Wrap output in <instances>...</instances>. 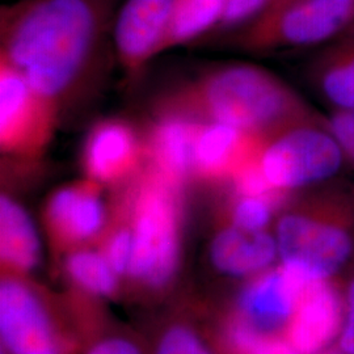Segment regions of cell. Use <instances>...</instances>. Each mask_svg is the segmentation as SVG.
Returning <instances> with one entry per match:
<instances>
[{
    "mask_svg": "<svg viewBox=\"0 0 354 354\" xmlns=\"http://www.w3.org/2000/svg\"><path fill=\"white\" fill-rule=\"evenodd\" d=\"M290 1H292V0H270L269 4H268V7L266 8V11L263 12V15H261L260 17H257L256 20L264 19V17H269V16L279 12V10H282L283 7H286ZM256 20H254V21H256Z\"/></svg>",
    "mask_w": 354,
    "mask_h": 354,
    "instance_id": "obj_28",
    "label": "cell"
},
{
    "mask_svg": "<svg viewBox=\"0 0 354 354\" xmlns=\"http://www.w3.org/2000/svg\"><path fill=\"white\" fill-rule=\"evenodd\" d=\"M146 162L143 133L115 118L91 127L80 155L84 177L112 190L137 176Z\"/></svg>",
    "mask_w": 354,
    "mask_h": 354,
    "instance_id": "obj_11",
    "label": "cell"
},
{
    "mask_svg": "<svg viewBox=\"0 0 354 354\" xmlns=\"http://www.w3.org/2000/svg\"><path fill=\"white\" fill-rule=\"evenodd\" d=\"M102 189L100 184L84 177L59 187L48 197L44 225L57 257L100 241L111 214V207L102 200Z\"/></svg>",
    "mask_w": 354,
    "mask_h": 354,
    "instance_id": "obj_10",
    "label": "cell"
},
{
    "mask_svg": "<svg viewBox=\"0 0 354 354\" xmlns=\"http://www.w3.org/2000/svg\"><path fill=\"white\" fill-rule=\"evenodd\" d=\"M187 185L146 162L140 174L113 198L127 210L133 251L125 286L137 297L153 298L171 290L183 263Z\"/></svg>",
    "mask_w": 354,
    "mask_h": 354,
    "instance_id": "obj_3",
    "label": "cell"
},
{
    "mask_svg": "<svg viewBox=\"0 0 354 354\" xmlns=\"http://www.w3.org/2000/svg\"><path fill=\"white\" fill-rule=\"evenodd\" d=\"M354 28V0H292L236 33L247 51L315 50Z\"/></svg>",
    "mask_w": 354,
    "mask_h": 354,
    "instance_id": "obj_7",
    "label": "cell"
},
{
    "mask_svg": "<svg viewBox=\"0 0 354 354\" xmlns=\"http://www.w3.org/2000/svg\"><path fill=\"white\" fill-rule=\"evenodd\" d=\"M0 348L8 354H80L64 302L32 276L0 277Z\"/></svg>",
    "mask_w": 354,
    "mask_h": 354,
    "instance_id": "obj_5",
    "label": "cell"
},
{
    "mask_svg": "<svg viewBox=\"0 0 354 354\" xmlns=\"http://www.w3.org/2000/svg\"><path fill=\"white\" fill-rule=\"evenodd\" d=\"M0 354H8L6 351H3V349H0Z\"/></svg>",
    "mask_w": 354,
    "mask_h": 354,
    "instance_id": "obj_31",
    "label": "cell"
},
{
    "mask_svg": "<svg viewBox=\"0 0 354 354\" xmlns=\"http://www.w3.org/2000/svg\"><path fill=\"white\" fill-rule=\"evenodd\" d=\"M218 342L231 354H301L283 335H264L238 323L223 324Z\"/></svg>",
    "mask_w": 354,
    "mask_h": 354,
    "instance_id": "obj_24",
    "label": "cell"
},
{
    "mask_svg": "<svg viewBox=\"0 0 354 354\" xmlns=\"http://www.w3.org/2000/svg\"><path fill=\"white\" fill-rule=\"evenodd\" d=\"M59 104L33 88L10 64L0 62V151L7 160L37 165L58 127Z\"/></svg>",
    "mask_w": 354,
    "mask_h": 354,
    "instance_id": "obj_8",
    "label": "cell"
},
{
    "mask_svg": "<svg viewBox=\"0 0 354 354\" xmlns=\"http://www.w3.org/2000/svg\"><path fill=\"white\" fill-rule=\"evenodd\" d=\"M153 114L226 124L264 138L323 115L276 74L243 62L218 66L167 92Z\"/></svg>",
    "mask_w": 354,
    "mask_h": 354,
    "instance_id": "obj_2",
    "label": "cell"
},
{
    "mask_svg": "<svg viewBox=\"0 0 354 354\" xmlns=\"http://www.w3.org/2000/svg\"><path fill=\"white\" fill-rule=\"evenodd\" d=\"M227 0H176L158 55L215 30L221 24Z\"/></svg>",
    "mask_w": 354,
    "mask_h": 354,
    "instance_id": "obj_22",
    "label": "cell"
},
{
    "mask_svg": "<svg viewBox=\"0 0 354 354\" xmlns=\"http://www.w3.org/2000/svg\"><path fill=\"white\" fill-rule=\"evenodd\" d=\"M209 259L219 274L244 282L279 264V245L273 230L247 231L216 223Z\"/></svg>",
    "mask_w": 354,
    "mask_h": 354,
    "instance_id": "obj_15",
    "label": "cell"
},
{
    "mask_svg": "<svg viewBox=\"0 0 354 354\" xmlns=\"http://www.w3.org/2000/svg\"><path fill=\"white\" fill-rule=\"evenodd\" d=\"M273 232L281 263L313 281L339 279L354 260V183L339 177L295 193Z\"/></svg>",
    "mask_w": 354,
    "mask_h": 354,
    "instance_id": "obj_4",
    "label": "cell"
},
{
    "mask_svg": "<svg viewBox=\"0 0 354 354\" xmlns=\"http://www.w3.org/2000/svg\"><path fill=\"white\" fill-rule=\"evenodd\" d=\"M257 165L268 184L286 196L336 180L348 167L326 115L266 138Z\"/></svg>",
    "mask_w": 354,
    "mask_h": 354,
    "instance_id": "obj_6",
    "label": "cell"
},
{
    "mask_svg": "<svg viewBox=\"0 0 354 354\" xmlns=\"http://www.w3.org/2000/svg\"><path fill=\"white\" fill-rule=\"evenodd\" d=\"M146 344L149 354H219L215 333L184 311L165 317Z\"/></svg>",
    "mask_w": 354,
    "mask_h": 354,
    "instance_id": "obj_21",
    "label": "cell"
},
{
    "mask_svg": "<svg viewBox=\"0 0 354 354\" xmlns=\"http://www.w3.org/2000/svg\"><path fill=\"white\" fill-rule=\"evenodd\" d=\"M304 76L329 112L354 111V28L313 50Z\"/></svg>",
    "mask_w": 354,
    "mask_h": 354,
    "instance_id": "obj_17",
    "label": "cell"
},
{
    "mask_svg": "<svg viewBox=\"0 0 354 354\" xmlns=\"http://www.w3.org/2000/svg\"><path fill=\"white\" fill-rule=\"evenodd\" d=\"M320 354H345L342 353V351L336 346V345H333V346H330L329 349L327 351H324V352H322Z\"/></svg>",
    "mask_w": 354,
    "mask_h": 354,
    "instance_id": "obj_29",
    "label": "cell"
},
{
    "mask_svg": "<svg viewBox=\"0 0 354 354\" xmlns=\"http://www.w3.org/2000/svg\"><path fill=\"white\" fill-rule=\"evenodd\" d=\"M342 317V282L314 281L304 291L283 336L301 354H320L336 345Z\"/></svg>",
    "mask_w": 354,
    "mask_h": 354,
    "instance_id": "obj_13",
    "label": "cell"
},
{
    "mask_svg": "<svg viewBox=\"0 0 354 354\" xmlns=\"http://www.w3.org/2000/svg\"><path fill=\"white\" fill-rule=\"evenodd\" d=\"M176 0H127L114 23L117 57L130 74L158 55Z\"/></svg>",
    "mask_w": 354,
    "mask_h": 354,
    "instance_id": "obj_14",
    "label": "cell"
},
{
    "mask_svg": "<svg viewBox=\"0 0 354 354\" xmlns=\"http://www.w3.org/2000/svg\"><path fill=\"white\" fill-rule=\"evenodd\" d=\"M59 261L71 290L104 302L118 298L124 290V279L96 245L73 250Z\"/></svg>",
    "mask_w": 354,
    "mask_h": 354,
    "instance_id": "obj_20",
    "label": "cell"
},
{
    "mask_svg": "<svg viewBox=\"0 0 354 354\" xmlns=\"http://www.w3.org/2000/svg\"><path fill=\"white\" fill-rule=\"evenodd\" d=\"M326 122L339 142L348 167L354 169V111L329 112Z\"/></svg>",
    "mask_w": 354,
    "mask_h": 354,
    "instance_id": "obj_26",
    "label": "cell"
},
{
    "mask_svg": "<svg viewBox=\"0 0 354 354\" xmlns=\"http://www.w3.org/2000/svg\"><path fill=\"white\" fill-rule=\"evenodd\" d=\"M266 140L226 124H197L192 146V181L225 188L259 158Z\"/></svg>",
    "mask_w": 354,
    "mask_h": 354,
    "instance_id": "obj_12",
    "label": "cell"
},
{
    "mask_svg": "<svg viewBox=\"0 0 354 354\" xmlns=\"http://www.w3.org/2000/svg\"><path fill=\"white\" fill-rule=\"evenodd\" d=\"M270 0H227L226 10L216 30L241 32L266 11Z\"/></svg>",
    "mask_w": 354,
    "mask_h": 354,
    "instance_id": "obj_25",
    "label": "cell"
},
{
    "mask_svg": "<svg viewBox=\"0 0 354 354\" xmlns=\"http://www.w3.org/2000/svg\"><path fill=\"white\" fill-rule=\"evenodd\" d=\"M311 282L301 270L279 261L241 283L225 317L264 335H283Z\"/></svg>",
    "mask_w": 354,
    "mask_h": 354,
    "instance_id": "obj_9",
    "label": "cell"
},
{
    "mask_svg": "<svg viewBox=\"0 0 354 354\" xmlns=\"http://www.w3.org/2000/svg\"><path fill=\"white\" fill-rule=\"evenodd\" d=\"M221 190L222 201L218 209L216 223H228L247 231L273 230L279 212L291 198L282 200Z\"/></svg>",
    "mask_w": 354,
    "mask_h": 354,
    "instance_id": "obj_23",
    "label": "cell"
},
{
    "mask_svg": "<svg viewBox=\"0 0 354 354\" xmlns=\"http://www.w3.org/2000/svg\"><path fill=\"white\" fill-rule=\"evenodd\" d=\"M216 337V336H215ZM216 342H218V340H216ZM218 346H219V354H231L230 352H227L225 348H222L221 345H219V342H218Z\"/></svg>",
    "mask_w": 354,
    "mask_h": 354,
    "instance_id": "obj_30",
    "label": "cell"
},
{
    "mask_svg": "<svg viewBox=\"0 0 354 354\" xmlns=\"http://www.w3.org/2000/svg\"><path fill=\"white\" fill-rule=\"evenodd\" d=\"M42 257L41 241L32 216L7 192L0 196L1 274L32 276Z\"/></svg>",
    "mask_w": 354,
    "mask_h": 354,
    "instance_id": "obj_18",
    "label": "cell"
},
{
    "mask_svg": "<svg viewBox=\"0 0 354 354\" xmlns=\"http://www.w3.org/2000/svg\"><path fill=\"white\" fill-rule=\"evenodd\" d=\"M105 24L100 0H21L0 11V62L59 104L96 49Z\"/></svg>",
    "mask_w": 354,
    "mask_h": 354,
    "instance_id": "obj_1",
    "label": "cell"
},
{
    "mask_svg": "<svg viewBox=\"0 0 354 354\" xmlns=\"http://www.w3.org/2000/svg\"><path fill=\"white\" fill-rule=\"evenodd\" d=\"M80 342V354H149L146 340L114 319L99 301L70 290L64 295Z\"/></svg>",
    "mask_w": 354,
    "mask_h": 354,
    "instance_id": "obj_16",
    "label": "cell"
},
{
    "mask_svg": "<svg viewBox=\"0 0 354 354\" xmlns=\"http://www.w3.org/2000/svg\"><path fill=\"white\" fill-rule=\"evenodd\" d=\"M143 133L147 162L178 183L188 187L192 181V146L197 122L153 114Z\"/></svg>",
    "mask_w": 354,
    "mask_h": 354,
    "instance_id": "obj_19",
    "label": "cell"
},
{
    "mask_svg": "<svg viewBox=\"0 0 354 354\" xmlns=\"http://www.w3.org/2000/svg\"><path fill=\"white\" fill-rule=\"evenodd\" d=\"M344 317L336 346L342 353L354 354V273L342 282Z\"/></svg>",
    "mask_w": 354,
    "mask_h": 354,
    "instance_id": "obj_27",
    "label": "cell"
}]
</instances>
